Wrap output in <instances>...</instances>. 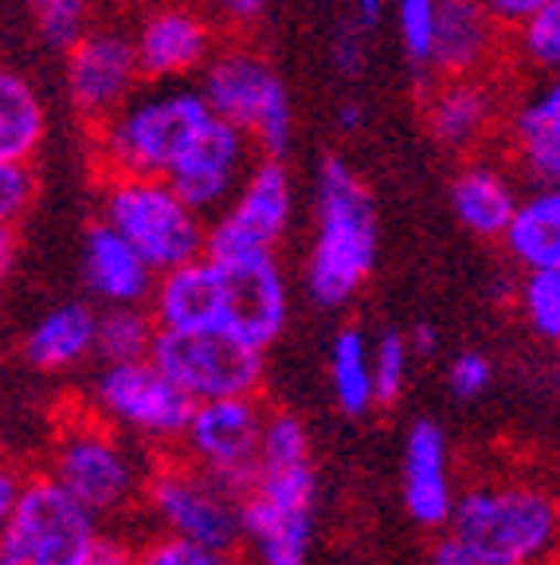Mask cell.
Wrapping results in <instances>:
<instances>
[{"label": "cell", "instance_id": "obj_43", "mask_svg": "<svg viewBox=\"0 0 560 565\" xmlns=\"http://www.w3.org/2000/svg\"><path fill=\"white\" fill-rule=\"evenodd\" d=\"M423 565H478V562H474V554L455 539V534H446V539H439L435 546L428 550Z\"/></svg>", "mask_w": 560, "mask_h": 565}, {"label": "cell", "instance_id": "obj_35", "mask_svg": "<svg viewBox=\"0 0 560 565\" xmlns=\"http://www.w3.org/2000/svg\"><path fill=\"white\" fill-rule=\"evenodd\" d=\"M138 562L141 565H236L231 562V550L204 546V542L181 539V534H165V530L138 550Z\"/></svg>", "mask_w": 560, "mask_h": 565}, {"label": "cell", "instance_id": "obj_27", "mask_svg": "<svg viewBox=\"0 0 560 565\" xmlns=\"http://www.w3.org/2000/svg\"><path fill=\"white\" fill-rule=\"evenodd\" d=\"M47 141V106L28 75L0 63V166H32Z\"/></svg>", "mask_w": 560, "mask_h": 565}, {"label": "cell", "instance_id": "obj_15", "mask_svg": "<svg viewBox=\"0 0 560 565\" xmlns=\"http://www.w3.org/2000/svg\"><path fill=\"white\" fill-rule=\"evenodd\" d=\"M509 95L498 87V75H428L420 83V110L428 138L439 150L471 158L482 153L502 134Z\"/></svg>", "mask_w": 560, "mask_h": 565}, {"label": "cell", "instance_id": "obj_28", "mask_svg": "<svg viewBox=\"0 0 560 565\" xmlns=\"http://www.w3.org/2000/svg\"><path fill=\"white\" fill-rule=\"evenodd\" d=\"M330 388L345 416H365L377 408L373 388V345L357 327H342L330 342Z\"/></svg>", "mask_w": 560, "mask_h": 565}, {"label": "cell", "instance_id": "obj_26", "mask_svg": "<svg viewBox=\"0 0 560 565\" xmlns=\"http://www.w3.org/2000/svg\"><path fill=\"white\" fill-rule=\"evenodd\" d=\"M149 315L161 330H204L216 327V264L208 256L161 271L153 282Z\"/></svg>", "mask_w": 560, "mask_h": 565}, {"label": "cell", "instance_id": "obj_4", "mask_svg": "<svg viewBox=\"0 0 560 565\" xmlns=\"http://www.w3.org/2000/svg\"><path fill=\"white\" fill-rule=\"evenodd\" d=\"M446 526L478 565H552L560 557V494L529 479H491L459 494Z\"/></svg>", "mask_w": 560, "mask_h": 565}, {"label": "cell", "instance_id": "obj_29", "mask_svg": "<svg viewBox=\"0 0 560 565\" xmlns=\"http://www.w3.org/2000/svg\"><path fill=\"white\" fill-rule=\"evenodd\" d=\"M509 63L517 75H557L560 71V0H549L526 24L509 32Z\"/></svg>", "mask_w": 560, "mask_h": 565}, {"label": "cell", "instance_id": "obj_45", "mask_svg": "<svg viewBox=\"0 0 560 565\" xmlns=\"http://www.w3.org/2000/svg\"><path fill=\"white\" fill-rule=\"evenodd\" d=\"M17 247H20L17 228H12V224H0V282L9 279L12 264H17Z\"/></svg>", "mask_w": 560, "mask_h": 565}, {"label": "cell", "instance_id": "obj_39", "mask_svg": "<svg viewBox=\"0 0 560 565\" xmlns=\"http://www.w3.org/2000/svg\"><path fill=\"white\" fill-rule=\"evenodd\" d=\"M360 32H365V28L353 24V28H345L337 40H333V63H337V71H342L345 79H357L360 71H365L368 52H365V40H360Z\"/></svg>", "mask_w": 560, "mask_h": 565}, {"label": "cell", "instance_id": "obj_33", "mask_svg": "<svg viewBox=\"0 0 560 565\" xmlns=\"http://www.w3.org/2000/svg\"><path fill=\"white\" fill-rule=\"evenodd\" d=\"M412 342L408 334H380L373 345V388H377V408H392L412 377Z\"/></svg>", "mask_w": 560, "mask_h": 565}, {"label": "cell", "instance_id": "obj_2", "mask_svg": "<svg viewBox=\"0 0 560 565\" xmlns=\"http://www.w3.org/2000/svg\"><path fill=\"white\" fill-rule=\"evenodd\" d=\"M380 256V216L368 185L342 158H325L314 185V239L306 247V291L317 307H345L360 295Z\"/></svg>", "mask_w": 560, "mask_h": 565}, {"label": "cell", "instance_id": "obj_21", "mask_svg": "<svg viewBox=\"0 0 560 565\" xmlns=\"http://www.w3.org/2000/svg\"><path fill=\"white\" fill-rule=\"evenodd\" d=\"M435 60L431 75H491L509 55V32L482 0H435Z\"/></svg>", "mask_w": 560, "mask_h": 565}, {"label": "cell", "instance_id": "obj_10", "mask_svg": "<svg viewBox=\"0 0 560 565\" xmlns=\"http://www.w3.org/2000/svg\"><path fill=\"white\" fill-rule=\"evenodd\" d=\"M193 401L251 397L263 385L267 353L239 342L219 327L204 330H158L149 353Z\"/></svg>", "mask_w": 560, "mask_h": 565}, {"label": "cell", "instance_id": "obj_47", "mask_svg": "<svg viewBox=\"0 0 560 565\" xmlns=\"http://www.w3.org/2000/svg\"><path fill=\"white\" fill-rule=\"evenodd\" d=\"M337 122H342L345 130H360V126H365V110H360L357 103H342V115H337Z\"/></svg>", "mask_w": 560, "mask_h": 565}, {"label": "cell", "instance_id": "obj_14", "mask_svg": "<svg viewBox=\"0 0 560 565\" xmlns=\"http://www.w3.org/2000/svg\"><path fill=\"white\" fill-rule=\"evenodd\" d=\"M271 413L263 408L259 393L251 397H216L196 401L193 420L184 428V451L196 468L216 476L236 494L247 491L255 479L259 456H263V433Z\"/></svg>", "mask_w": 560, "mask_h": 565}, {"label": "cell", "instance_id": "obj_32", "mask_svg": "<svg viewBox=\"0 0 560 565\" xmlns=\"http://www.w3.org/2000/svg\"><path fill=\"white\" fill-rule=\"evenodd\" d=\"M392 20H396V40H400L408 63L428 79L431 60H435V24H439L435 0H392Z\"/></svg>", "mask_w": 560, "mask_h": 565}, {"label": "cell", "instance_id": "obj_5", "mask_svg": "<svg viewBox=\"0 0 560 565\" xmlns=\"http://www.w3.org/2000/svg\"><path fill=\"white\" fill-rule=\"evenodd\" d=\"M133 444L138 440L118 433L98 413L67 416L52 440L47 476L95 519L122 514L146 494L149 479V463Z\"/></svg>", "mask_w": 560, "mask_h": 565}, {"label": "cell", "instance_id": "obj_34", "mask_svg": "<svg viewBox=\"0 0 560 565\" xmlns=\"http://www.w3.org/2000/svg\"><path fill=\"white\" fill-rule=\"evenodd\" d=\"M35 28L52 47L67 52L83 32L95 28V0H40L32 4Z\"/></svg>", "mask_w": 560, "mask_h": 565}, {"label": "cell", "instance_id": "obj_9", "mask_svg": "<svg viewBox=\"0 0 560 565\" xmlns=\"http://www.w3.org/2000/svg\"><path fill=\"white\" fill-rule=\"evenodd\" d=\"M196 401L153 358L106 362L95 381V413L141 444H181Z\"/></svg>", "mask_w": 560, "mask_h": 565}, {"label": "cell", "instance_id": "obj_42", "mask_svg": "<svg viewBox=\"0 0 560 565\" xmlns=\"http://www.w3.org/2000/svg\"><path fill=\"white\" fill-rule=\"evenodd\" d=\"M83 565H141V562H138V550L126 546L122 539H98L95 550L83 557Z\"/></svg>", "mask_w": 560, "mask_h": 565}, {"label": "cell", "instance_id": "obj_22", "mask_svg": "<svg viewBox=\"0 0 560 565\" xmlns=\"http://www.w3.org/2000/svg\"><path fill=\"white\" fill-rule=\"evenodd\" d=\"M158 271L138 247L98 216L83 236V287L98 307H149Z\"/></svg>", "mask_w": 560, "mask_h": 565}, {"label": "cell", "instance_id": "obj_49", "mask_svg": "<svg viewBox=\"0 0 560 565\" xmlns=\"http://www.w3.org/2000/svg\"><path fill=\"white\" fill-rule=\"evenodd\" d=\"M28 4H40V0H28Z\"/></svg>", "mask_w": 560, "mask_h": 565}, {"label": "cell", "instance_id": "obj_40", "mask_svg": "<svg viewBox=\"0 0 560 565\" xmlns=\"http://www.w3.org/2000/svg\"><path fill=\"white\" fill-rule=\"evenodd\" d=\"M482 4L494 12V20H498L506 32H514V28L526 24V20L534 17L537 9H545L549 0H482Z\"/></svg>", "mask_w": 560, "mask_h": 565}, {"label": "cell", "instance_id": "obj_3", "mask_svg": "<svg viewBox=\"0 0 560 565\" xmlns=\"http://www.w3.org/2000/svg\"><path fill=\"white\" fill-rule=\"evenodd\" d=\"M212 115L201 87L141 83L138 95L90 130L98 177H169Z\"/></svg>", "mask_w": 560, "mask_h": 565}, {"label": "cell", "instance_id": "obj_11", "mask_svg": "<svg viewBox=\"0 0 560 565\" xmlns=\"http://www.w3.org/2000/svg\"><path fill=\"white\" fill-rule=\"evenodd\" d=\"M141 499L165 534H181L216 550H236L244 542L239 494L196 468L193 459H169L161 468H149Z\"/></svg>", "mask_w": 560, "mask_h": 565}, {"label": "cell", "instance_id": "obj_31", "mask_svg": "<svg viewBox=\"0 0 560 565\" xmlns=\"http://www.w3.org/2000/svg\"><path fill=\"white\" fill-rule=\"evenodd\" d=\"M514 310L541 342L560 350V271H517Z\"/></svg>", "mask_w": 560, "mask_h": 565}, {"label": "cell", "instance_id": "obj_23", "mask_svg": "<svg viewBox=\"0 0 560 565\" xmlns=\"http://www.w3.org/2000/svg\"><path fill=\"white\" fill-rule=\"evenodd\" d=\"M403 511L416 526L435 530L451 522L455 483H451V444L435 420H416L403 440Z\"/></svg>", "mask_w": 560, "mask_h": 565}, {"label": "cell", "instance_id": "obj_36", "mask_svg": "<svg viewBox=\"0 0 560 565\" xmlns=\"http://www.w3.org/2000/svg\"><path fill=\"white\" fill-rule=\"evenodd\" d=\"M40 181H35L32 166H0V224L17 228L35 204Z\"/></svg>", "mask_w": 560, "mask_h": 565}, {"label": "cell", "instance_id": "obj_25", "mask_svg": "<svg viewBox=\"0 0 560 565\" xmlns=\"http://www.w3.org/2000/svg\"><path fill=\"white\" fill-rule=\"evenodd\" d=\"M98 345V310L87 302H60L35 318L24 338L28 365L44 373H63L83 365Z\"/></svg>", "mask_w": 560, "mask_h": 565}, {"label": "cell", "instance_id": "obj_17", "mask_svg": "<svg viewBox=\"0 0 560 565\" xmlns=\"http://www.w3.org/2000/svg\"><path fill=\"white\" fill-rule=\"evenodd\" d=\"M146 83H189L219 52V28L196 0H149L133 28Z\"/></svg>", "mask_w": 560, "mask_h": 565}, {"label": "cell", "instance_id": "obj_41", "mask_svg": "<svg viewBox=\"0 0 560 565\" xmlns=\"http://www.w3.org/2000/svg\"><path fill=\"white\" fill-rule=\"evenodd\" d=\"M20 491H24V476H20L17 463H9V459L0 456V534H4L12 511H17Z\"/></svg>", "mask_w": 560, "mask_h": 565}, {"label": "cell", "instance_id": "obj_19", "mask_svg": "<svg viewBox=\"0 0 560 565\" xmlns=\"http://www.w3.org/2000/svg\"><path fill=\"white\" fill-rule=\"evenodd\" d=\"M506 158L529 185L560 181V71L534 75L506 106Z\"/></svg>", "mask_w": 560, "mask_h": 565}, {"label": "cell", "instance_id": "obj_6", "mask_svg": "<svg viewBox=\"0 0 560 565\" xmlns=\"http://www.w3.org/2000/svg\"><path fill=\"white\" fill-rule=\"evenodd\" d=\"M98 209L103 221L122 232L158 275L208 252L212 221L165 177H98Z\"/></svg>", "mask_w": 560, "mask_h": 565}, {"label": "cell", "instance_id": "obj_8", "mask_svg": "<svg viewBox=\"0 0 560 565\" xmlns=\"http://www.w3.org/2000/svg\"><path fill=\"white\" fill-rule=\"evenodd\" d=\"M98 539L95 514L52 476H35L24 479L17 511L0 534V565H83Z\"/></svg>", "mask_w": 560, "mask_h": 565}, {"label": "cell", "instance_id": "obj_18", "mask_svg": "<svg viewBox=\"0 0 560 565\" xmlns=\"http://www.w3.org/2000/svg\"><path fill=\"white\" fill-rule=\"evenodd\" d=\"M251 153H255V141L247 138L239 126L212 115L208 122H204V130L196 134L193 146H189V153L176 161V169L165 181L184 201L193 204V209H201L204 216H216V212L236 196L247 169L255 166Z\"/></svg>", "mask_w": 560, "mask_h": 565}, {"label": "cell", "instance_id": "obj_44", "mask_svg": "<svg viewBox=\"0 0 560 565\" xmlns=\"http://www.w3.org/2000/svg\"><path fill=\"white\" fill-rule=\"evenodd\" d=\"M388 9H392V0H353V20L368 32V28H377L385 20Z\"/></svg>", "mask_w": 560, "mask_h": 565}, {"label": "cell", "instance_id": "obj_48", "mask_svg": "<svg viewBox=\"0 0 560 565\" xmlns=\"http://www.w3.org/2000/svg\"><path fill=\"white\" fill-rule=\"evenodd\" d=\"M122 4H141V9H146V4H149V0H122Z\"/></svg>", "mask_w": 560, "mask_h": 565}, {"label": "cell", "instance_id": "obj_24", "mask_svg": "<svg viewBox=\"0 0 560 565\" xmlns=\"http://www.w3.org/2000/svg\"><path fill=\"white\" fill-rule=\"evenodd\" d=\"M502 252L517 271H560V181L521 193Z\"/></svg>", "mask_w": 560, "mask_h": 565}, {"label": "cell", "instance_id": "obj_30", "mask_svg": "<svg viewBox=\"0 0 560 565\" xmlns=\"http://www.w3.org/2000/svg\"><path fill=\"white\" fill-rule=\"evenodd\" d=\"M158 318L146 307H103L98 310V345L103 362H138L153 353L158 342Z\"/></svg>", "mask_w": 560, "mask_h": 565}, {"label": "cell", "instance_id": "obj_13", "mask_svg": "<svg viewBox=\"0 0 560 565\" xmlns=\"http://www.w3.org/2000/svg\"><path fill=\"white\" fill-rule=\"evenodd\" d=\"M294 221V177L282 158H259L239 181L236 196L212 216L204 256L274 252Z\"/></svg>", "mask_w": 560, "mask_h": 565}, {"label": "cell", "instance_id": "obj_37", "mask_svg": "<svg viewBox=\"0 0 560 565\" xmlns=\"http://www.w3.org/2000/svg\"><path fill=\"white\" fill-rule=\"evenodd\" d=\"M491 381H494V365H491V358L478 350L459 353L455 362H451V370H446V385H451V393H455L459 401L482 397V393L491 388Z\"/></svg>", "mask_w": 560, "mask_h": 565}, {"label": "cell", "instance_id": "obj_1", "mask_svg": "<svg viewBox=\"0 0 560 565\" xmlns=\"http://www.w3.org/2000/svg\"><path fill=\"white\" fill-rule=\"evenodd\" d=\"M317 519V471L306 424L271 413L255 479L239 494V526L259 565H306Z\"/></svg>", "mask_w": 560, "mask_h": 565}, {"label": "cell", "instance_id": "obj_20", "mask_svg": "<svg viewBox=\"0 0 560 565\" xmlns=\"http://www.w3.org/2000/svg\"><path fill=\"white\" fill-rule=\"evenodd\" d=\"M526 189L517 185V169L509 158H491V153H471L463 158L459 173L451 177V212L455 221L471 232L474 239L502 244L509 221H514L517 204Z\"/></svg>", "mask_w": 560, "mask_h": 565}, {"label": "cell", "instance_id": "obj_7", "mask_svg": "<svg viewBox=\"0 0 560 565\" xmlns=\"http://www.w3.org/2000/svg\"><path fill=\"white\" fill-rule=\"evenodd\" d=\"M201 95L224 122L239 126L263 158H287L294 141V106L274 63L251 44H219L201 71Z\"/></svg>", "mask_w": 560, "mask_h": 565}, {"label": "cell", "instance_id": "obj_38", "mask_svg": "<svg viewBox=\"0 0 560 565\" xmlns=\"http://www.w3.org/2000/svg\"><path fill=\"white\" fill-rule=\"evenodd\" d=\"M196 4L208 12L219 32H236V35L251 32L267 17V9H271V0H196Z\"/></svg>", "mask_w": 560, "mask_h": 565}, {"label": "cell", "instance_id": "obj_12", "mask_svg": "<svg viewBox=\"0 0 560 565\" xmlns=\"http://www.w3.org/2000/svg\"><path fill=\"white\" fill-rule=\"evenodd\" d=\"M216 264V327L255 350H271L290 322V282L274 252L208 256Z\"/></svg>", "mask_w": 560, "mask_h": 565}, {"label": "cell", "instance_id": "obj_46", "mask_svg": "<svg viewBox=\"0 0 560 565\" xmlns=\"http://www.w3.org/2000/svg\"><path fill=\"white\" fill-rule=\"evenodd\" d=\"M408 342H412V353H416V358H428V353H435L439 334H435L431 327H416L412 334H408Z\"/></svg>", "mask_w": 560, "mask_h": 565}, {"label": "cell", "instance_id": "obj_16", "mask_svg": "<svg viewBox=\"0 0 560 565\" xmlns=\"http://www.w3.org/2000/svg\"><path fill=\"white\" fill-rule=\"evenodd\" d=\"M63 55H67L63 83H67L71 110L90 130L106 122L146 83L138 52H133V35L122 28H90Z\"/></svg>", "mask_w": 560, "mask_h": 565}]
</instances>
